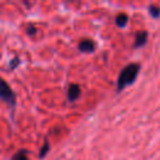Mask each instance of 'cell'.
<instances>
[{
    "label": "cell",
    "mask_w": 160,
    "mask_h": 160,
    "mask_svg": "<svg viewBox=\"0 0 160 160\" xmlns=\"http://www.w3.org/2000/svg\"><path fill=\"white\" fill-rule=\"evenodd\" d=\"M139 70H140V66L138 64H129L128 66H125L121 70L118 79V90H122L125 86L132 84L138 76Z\"/></svg>",
    "instance_id": "1"
},
{
    "label": "cell",
    "mask_w": 160,
    "mask_h": 160,
    "mask_svg": "<svg viewBox=\"0 0 160 160\" xmlns=\"http://www.w3.org/2000/svg\"><path fill=\"white\" fill-rule=\"evenodd\" d=\"M0 99H2L4 101H6L10 106H15V94L14 91L11 90V88L9 86V84L2 80L0 78Z\"/></svg>",
    "instance_id": "2"
},
{
    "label": "cell",
    "mask_w": 160,
    "mask_h": 160,
    "mask_svg": "<svg viewBox=\"0 0 160 160\" xmlns=\"http://www.w3.org/2000/svg\"><path fill=\"white\" fill-rule=\"evenodd\" d=\"M94 49H95V44L90 39H85L79 42V50L81 52H91L94 51Z\"/></svg>",
    "instance_id": "3"
},
{
    "label": "cell",
    "mask_w": 160,
    "mask_h": 160,
    "mask_svg": "<svg viewBox=\"0 0 160 160\" xmlns=\"http://www.w3.org/2000/svg\"><path fill=\"white\" fill-rule=\"evenodd\" d=\"M79 95H80V86L76 84H71L68 90V99L70 101H74L79 98Z\"/></svg>",
    "instance_id": "4"
},
{
    "label": "cell",
    "mask_w": 160,
    "mask_h": 160,
    "mask_svg": "<svg viewBox=\"0 0 160 160\" xmlns=\"http://www.w3.org/2000/svg\"><path fill=\"white\" fill-rule=\"evenodd\" d=\"M146 38H148V32L146 31H140L135 35V46H142L146 42Z\"/></svg>",
    "instance_id": "5"
},
{
    "label": "cell",
    "mask_w": 160,
    "mask_h": 160,
    "mask_svg": "<svg viewBox=\"0 0 160 160\" xmlns=\"http://www.w3.org/2000/svg\"><path fill=\"white\" fill-rule=\"evenodd\" d=\"M115 21H116V25H118V26H120V28L125 26V25L128 24V16H126V14H119V15L116 16Z\"/></svg>",
    "instance_id": "6"
},
{
    "label": "cell",
    "mask_w": 160,
    "mask_h": 160,
    "mask_svg": "<svg viewBox=\"0 0 160 160\" xmlns=\"http://www.w3.org/2000/svg\"><path fill=\"white\" fill-rule=\"evenodd\" d=\"M11 160H28V151L26 150H19L14 156H12V159Z\"/></svg>",
    "instance_id": "7"
},
{
    "label": "cell",
    "mask_w": 160,
    "mask_h": 160,
    "mask_svg": "<svg viewBox=\"0 0 160 160\" xmlns=\"http://www.w3.org/2000/svg\"><path fill=\"white\" fill-rule=\"evenodd\" d=\"M149 12L152 15V18H159V16H160V9H159L158 6L151 5V6L149 8Z\"/></svg>",
    "instance_id": "8"
},
{
    "label": "cell",
    "mask_w": 160,
    "mask_h": 160,
    "mask_svg": "<svg viewBox=\"0 0 160 160\" xmlns=\"http://www.w3.org/2000/svg\"><path fill=\"white\" fill-rule=\"evenodd\" d=\"M49 151V142L48 141H45L44 142V145H42V148H41V150H40V154H39V156L40 158H44L45 155H46V152Z\"/></svg>",
    "instance_id": "9"
},
{
    "label": "cell",
    "mask_w": 160,
    "mask_h": 160,
    "mask_svg": "<svg viewBox=\"0 0 160 160\" xmlns=\"http://www.w3.org/2000/svg\"><path fill=\"white\" fill-rule=\"evenodd\" d=\"M18 64H19V59L16 58V59H14V61L10 64V69H14V66H16Z\"/></svg>",
    "instance_id": "10"
},
{
    "label": "cell",
    "mask_w": 160,
    "mask_h": 160,
    "mask_svg": "<svg viewBox=\"0 0 160 160\" xmlns=\"http://www.w3.org/2000/svg\"><path fill=\"white\" fill-rule=\"evenodd\" d=\"M28 32H29L30 35H32V34L35 32V29H34V26H32V25H30V26L28 28Z\"/></svg>",
    "instance_id": "11"
}]
</instances>
